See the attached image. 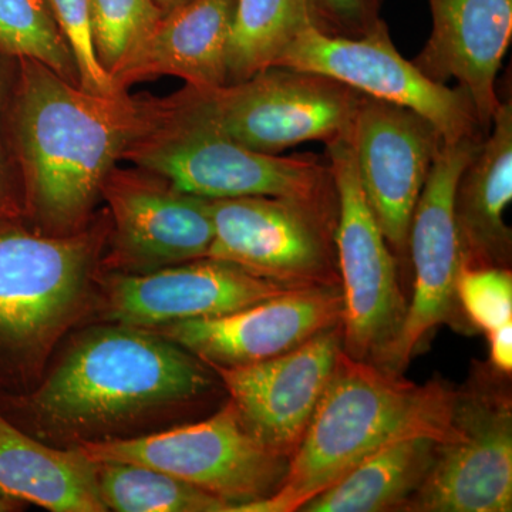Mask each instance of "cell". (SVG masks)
<instances>
[{
  "label": "cell",
  "mask_w": 512,
  "mask_h": 512,
  "mask_svg": "<svg viewBox=\"0 0 512 512\" xmlns=\"http://www.w3.org/2000/svg\"><path fill=\"white\" fill-rule=\"evenodd\" d=\"M225 392L207 363L154 330L94 322L74 329L28 393L0 413L56 448L138 439L198 420Z\"/></svg>",
  "instance_id": "obj_1"
},
{
  "label": "cell",
  "mask_w": 512,
  "mask_h": 512,
  "mask_svg": "<svg viewBox=\"0 0 512 512\" xmlns=\"http://www.w3.org/2000/svg\"><path fill=\"white\" fill-rule=\"evenodd\" d=\"M111 228L101 271L150 274L207 258L214 238L211 200L160 175L114 167L101 190Z\"/></svg>",
  "instance_id": "obj_13"
},
{
  "label": "cell",
  "mask_w": 512,
  "mask_h": 512,
  "mask_svg": "<svg viewBox=\"0 0 512 512\" xmlns=\"http://www.w3.org/2000/svg\"><path fill=\"white\" fill-rule=\"evenodd\" d=\"M181 94L222 133L255 153L349 140L362 93L323 74L269 67L247 80Z\"/></svg>",
  "instance_id": "obj_6"
},
{
  "label": "cell",
  "mask_w": 512,
  "mask_h": 512,
  "mask_svg": "<svg viewBox=\"0 0 512 512\" xmlns=\"http://www.w3.org/2000/svg\"><path fill=\"white\" fill-rule=\"evenodd\" d=\"M291 289L214 258L150 274L101 271L92 320L154 329L178 320L241 311Z\"/></svg>",
  "instance_id": "obj_15"
},
{
  "label": "cell",
  "mask_w": 512,
  "mask_h": 512,
  "mask_svg": "<svg viewBox=\"0 0 512 512\" xmlns=\"http://www.w3.org/2000/svg\"><path fill=\"white\" fill-rule=\"evenodd\" d=\"M211 214L214 238L207 258L288 289L340 286L338 198H224L211 200Z\"/></svg>",
  "instance_id": "obj_9"
},
{
  "label": "cell",
  "mask_w": 512,
  "mask_h": 512,
  "mask_svg": "<svg viewBox=\"0 0 512 512\" xmlns=\"http://www.w3.org/2000/svg\"><path fill=\"white\" fill-rule=\"evenodd\" d=\"M275 66L323 74L356 92L413 110L437 128L444 143L485 137L467 93L433 82L404 59L384 20L360 37L328 35L309 25Z\"/></svg>",
  "instance_id": "obj_12"
},
{
  "label": "cell",
  "mask_w": 512,
  "mask_h": 512,
  "mask_svg": "<svg viewBox=\"0 0 512 512\" xmlns=\"http://www.w3.org/2000/svg\"><path fill=\"white\" fill-rule=\"evenodd\" d=\"M340 286L291 289L241 311L150 329L210 366L254 365L342 323Z\"/></svg>",
  "instance_id": "obj_17"
},
{
  "label": "cell",
  "mask_w": 512,
  "mask_h": 512,
  "mask_svg": "<svg viewBox=\"0 0 512 512\" xmlns=\"http://www.w3.org/2000/svg\"><path fill=\"white\" fill-rule=\"evenodd\" d=\"M512 402L507 376L474 370L454 397L451 430L419 490L400 511L510 512Z\"/></svg>",
  "instance_id": "obj_7"
},
{
  "label": "cell",
  "mask_w": 512,
  "mask_h": 512,
  "mask_svg": "<svg viewBox=\"0 0 512 512\" xmlns=\"http://www.w3.org/2000/svg\"><path fill=\"white\" fill-rule=\"evenodd\" d=\"M437 443L427 436L392 441L299 511H400L429 473Z\"/></svg>",
  "instance_id": "obj_22"
},
{
  "label": "cell",
  "mask_w": 512,
  "mask_h": 512,
  "mask_svg": "<svg viewBox=\"0 0 512 512\" xmlns=\"http://www.w3.org/2000/svg\"><path fill=\"white\" fill-rule=\"evenodd\" d=\"M490 343V366L495 372L511 376L512 372V323L487 333Z\"/></svg>",
  "instance_id": "obj_31"
},
{
  "label": "cell",
  "mask_w": 512,
  "mask_h": 512,
  "mask_svg": "<svg viewBox=\"0 0 512 512\" xmlns=\"http://www.w3.org/2000/svg\"><path fill=\"white\" fill-rule=\"evenodd\" d=\"M367 204L394 254L409 252L410 225L444 144L429 120L363 94L349 138Z\"/></svg>",
  "instance_id": "obj_14"
},
{
  "label": "cell",
  "mask_w": 512,
  "mask_h": 512,
  "mask_svg": "<svg viewBox=\"0 0 512 512\" xmlns=\"http://www.w3.org/2000/svg\"><path fill=\"white\" fill-rule=\"evenodd\" d=\"M343 350L342 323L299 348L254 365L210 366L245 429L262 446L291 460Z\"/></svg>",
  "instance_id": "obj_16"
},
{
  "label": "cell",
  "mask_w": 512,
  "mask_h": 512,
  "mask_svg": "<svg viewBox=\"0 0 512 512\" xmlns=\"http://www.w3.org/2000/svg\"><path fill=\"white\" fill-rule=\"evenodd\" d=\"M0 49L45 64L62 79L80 86L76 60L53 18L49 0H0Z\"/></svg>",
  "instance_id": "obj_25"
},
{
  "label": "cell",
  "mask_w": 512,
  "mask_h": 512,
  "mask_svg": "<svg viewBox=\"0 0 512 512\" xmlns=\"http://www.w3.org/2000/svg\"><path fill=\"white\" fill-rule=\"evenodd\" d=\"M484 138L444 143L421 191L409 234L413 298L399 336L376 363L396 375H403L434 330L443 325L467 326L456 291L463 255L454 220V195L464 168L476 156Z\"/></svg>",
  "instance_id": "obj_11"
},
{
  "label": "cell",
  "mask_w": 512,
  "mask_h": 512,
  "mask_svg": "<svg viewBox=\"0 0 512 512\" xmlns=\"http://www.w3.org/2000/svg\"><path fill=\"white\" fill-rule=\"evenodd\" d=\"M94 463H130L156 468L224 500L234 512L274 495L289 460L252 436L227 400L204 419L138 439L79 447Z\"/></svg>",
  "instance_id": "obj_8"
},
{
  "label": "cell",
  "mask_w": 512,
  "mask_h": 512,
  "mask_svg": "<svg viewBox=\"0 0 512 512\" xmlns=\"http://www.w3.org/2000/svg\"><path fill=\"white\" fill-rule=\"evenodd\" d=\"M123 160L160 175L180 191L207 200L279 197L336 200L329 160L315 154L269 156L222 133L181 92L148 99L147 126Z\"/></svg>",
  "instance_id": "obj_5"
},
{
  "label": "cell",
  "mask_w": 512,
  "mask_h": 512,
  "mask_svg": "<svg viewBox=\"0 0 512 512\" xmlns=\"http://www.w3.org/2000/svg\"><path fill=\"white\" fill-rule=\"evenodd\" d=\"M110 228L107 210L70 235L0 224V394L30 392L64 338L92 320Z\"/></svg>",
  "instance_id": "obj_4"
},
{
  "label": "cell",
  "mask_w": 512,
  "mask_h": 512,
  "mask_svg": "<svg viewBox=\"0 0 512 512\" xmlns=\"http://www.w3.org/2000/svg\"><path fill=\"white\" fill-rule=\"evenodd\" d=\"M0 103H2V80H0ZM12 221H25V204L22 188L16 187L10 180L8 168L3 160L0 143V224Z\"/></svg>",
  "instance_id": "obj_30"
},
{
  "label": "cell",
  "mask_w": 512,
  "mask_h": 512,
  "mask_svg": "<svg viewBox=\"0 0 512 512\" xmlns=\"http://www.w3.org/2000/svg\"><path fill=\"white\" fill-rule=\"evenodd\" d=\"M326 148L338 194L335 242L343 350L376 365L399 336L409 302L400 289L392 249L363 194L349 140Z\"/></svg>",
  "instance_id": "obj_10"
},
{
  "label": "cell",
  "mask_w": 512,
  "mask_h": 512,
  "mask_svg": "<svg viewBox=\"0 0 512 512\" xmlns=\"http://www.w3.org/2000/svg\"><path fill=\"white\" fill-rule=\"evenodd\" d=\"M147 121V99L86 92L20 59L15 127L26 224L46 235L86 228L106 178Z\"/></svg>",
  "instance_id": "obj_2"
},
{
  "label": "cell",
  "mask_w": 512,
  "mask_h": 512,
  "mask_svg": "<svg viewBox=\"0 0 512 512\" xmlns=\"http://www.w3.org/2000/svg\"><path fill=\"white\" fill-rule=\"evenodd\" d=\"M23 507H25V505L22 503L9 500V498L2 497V495H0V512L22 511Z\"/></svg>",
  "instance_id": "obj_33"
},
{
  "label": "cell",
  "mask_w": 512,
  "mask_h": 512,
  "mask_svg": "<svg viewBox=\"0 0 512 512\" xmlns=\"http://www.w3.org/2000/svg\"><path fill=\"white\" fill-rule=\"evenodd\" d=\"M309 25L315 26L311 0H237L228 42V83L274 67Z\"/></svg>",
  "instance_id": "obj_23"
},
{
  "label": "cell",
  "mask_w": 512,
  "mask_h": 512,
  "mask_svg": "<svg viewBox=\"0 0 512 512\" xmlns=\"http://www.w3.org/2000/svg\"><path fill=\"white\" fill-rule=\"evenodd\" d=\"M456 390L417 384L342 350L322 399L274 495L234 512H295L370 454L403 437L447 439Z\"/></svg>",
  "instance_id": "obj_3"
},
{
  "label": "cell",
  "mask_w": 512,
  "mask_h": 512,
  "mask_svg": "<svg viewBox=\"0 0 512 512\" xmlns=\"http://www.w3.org/2000/svg\"><path fill=\"white\" fill-rule=\"evenodd\" d=\"M457 299L467 325L490 333L512 323V274L510 268L461 266Z\"/></svg>",
  "instance_id": "obj_27"
},
{
  "label": "cell",
  "mask_w": 512,
  "mask_h": 512,
  "mask_svg": "<svg viewBox=\"0 0 512 512\" xmlns=\"http://www.w3.org/2000/svg\"><path fill=\"white\" fill-rule=\"evenodd\" d=\"M315 26L333 36L360 37L383 22V0H311Z\"/></svg>",
  "instance_id": "obj_29"
},
{
  "label": "cell",
  "mask_w": 512,
  "mask_h": 512,
  "mask_svg": "<svg viewBox=\"0 0 512 512\" xmlns=\"http://www.w3.org/2000/svg\"><path fill=\"white\" fill-rule=\"evenodd\" d=\"M0 495L52 512H106L96 463L79 448H56L0 413Z\"/></svg>",
  "instance_id": "obj_21"
},
{
  "label": "cell",
  "mask_w": 512,
  "mask_h": 512,
  "mask_svg": "<svg viewBox=\"0 0 512 512\" xmlns=\"http://www.w3.org/2000/svg\"><path fill=\"white\" fill-rule=\"evenodd\" d=\"M53 18L72 50L79 84L86 92L113 96L120 90L101 66L94 49L92 0H49Z\"/></svg>",
  "instance_id": "obj_28"
},
{
  "label": "cell",
  "mask_w": 512,
  "mask_h": 512,
  "mask_svg": "<svg viewBox=\"0 0 512 512\" xmlns=\"http://www.w3.org/2000/svg\"><path fill=\"white\" fill-rule=\"evenodd\" d=\"M512 200V100L501 99L476 156L454 195V220L463 266L510 268L512 232L504 214Z\"/></svg>",
  "instance_id": "obj_20"
},
{
  "label": "cell",
  "mask_w": 512,
  "mask_h": 512,
  "mask_svg": "<svg viewBox=\"0 0 512 512\" xmlns=\"http://www.w3.org/2000/svg\"><path fill=\"white\" fill-rule=\"evenodd\" d=\"M156 0H92L94 49L111 77L158 25Z\"/></svg>",
  "instance_id": "obj_26"
},
{
  "label": "cell",
  "mask_w": 512,
  "mask_h": 512,
  "mask_svg": "<svg viewBox=\"0 0 512 512\" xmlns=\"http://www.w3.org/2000/svg\"><path fill=\"white\" fill-rule=\"evenodd\" d=\"M433 30L414 66L439 84L456 79L487 136L500 107L497 76L512 36V0H429Z\"/></svg>",
  "instance_id": "obj_18"
},
{
  "label": "cell",
  "mask_w": 512,
  "mask_h": 512,
  "mask_svg": "<svg viewBox=\"0 0 512 512\" xmlns=\"http://www.w3.org/2000/svg\"><path fill=\"white\" fill-rule=\"evenodd\" d=\"M96 478L109 511L228 512L231 507L180 478L138 464L96 463Z\"/></svg>",
  "instance_id": "obj_24"
},
{
  "label": "cell",
  "mask_w": 512,
  "mask_h": 512,
  "mask_svg": "<svg viewBox=\"0 0 512 512\" xmlns=\"http://www.w3.org/2000/svg\"><path fill=\"white\" fill-rule=\"evenodd\" d=\"M190 2H192V0H156L158 8L163 12V16Z\"/></svg>",
  "instance_id": "obj_32"
},
{
  "label": "cell",
  "mask_w": 512,
  "mask_h": 512,
  "mask_svg": "<svg viewBox=\"0 0 512 512\" xmlns=\"http://www.w3.org/2000/svg\"><path fill=\"white\" fill-rule=\"evenodd\" d=\"M237 0H192L167 13L117 70L120 90L174 76L187 86L212 89L228 83L227 52Z\"/></svg>",
  "instance_id": "obj_19"
}]
</instances>
